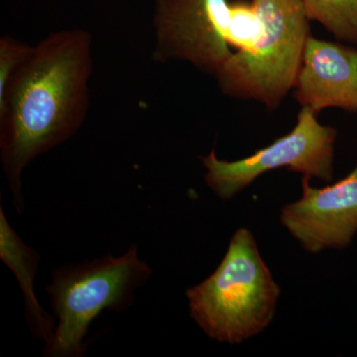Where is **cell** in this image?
Instances as JSON below:
<instances>
[{"mask_svg":"<svg viewBox=\"0 0 357 357\" xmlns=\"http://www.w3.org/2000/svg\"><path fill=\"white\" fill-rule=\"evenodd\" d=\"M310 20L337 40L357 45V0H302Z\"/></svg>","mask_w":357,"mask_h":357,"instance_id":"obj_10","label":"cell"},{"mask_svg":"<svg viewBox=\"0 0 357 357\" xmlns=\"http://www.w3.org/2000/svg\"><path fill=\"white\" fill-rule=\"evenodd\" d=\"M93 69L89 32H53L34 46L0 100V157L18 213L26 167L83 126Z\"/></svg>","mask_w":357,"mask_h":357,"instance_id":"obj_1","label":"cell"},{"mask_svg":"<svg viewBox=\"0 0 357 357\" xmlns=\"http://www.w3.org/2000/svg\"><path fill=\"white\" fill-rule=\"evenodd\" d=\"M251 1L262 31L248 50L234 52L215 77L225 95L274 109L295 86L311 36L310 20L302 0Z\"/></svg>","mask_w":357,"mask_h":357,"instance_id":"obj_4","label":"cell"},{"mask_svg":"<svg viewBox=\"0 0 357 357\" xmlns=\"http://www.w3.org/2000/svg\"><path fill=\"white\" fill-rule=\"evenodd\" d=\"M229 0H155V62L181 61L215 76L231 57Z\"/></svg>","mask_w":357,"mask_h":357,"instance_id":"obj_6","label":"cell"},{"mask_svg":"<svg viewBox=\"0 0 357 357\" xmlns=\"http://www.w3.org/2000/svg\"><path fill=\"white\" fill-rule=\"evenodd\" d=\"M34 46L4 35L0 39V100L18 69L30 57Z\"/></svg>","mask_w":357,"mask_h":357,"instance_id":"obj_12","label":"cell"},{"mask_svg":"<svg viewBox=\"0 0 357 357\" xmlns=\"http://www.w3.org/2000/svg\"><path fill=\"white\" fill-rule=\"evenodd\" d=\"M262 21L252 1L230 2L227 40L231 48L245 51L251 48L262 31Z\"/></svg>","mask_w":357,"mask_h":357,"instance_id":"obj_11","label":"cell"},{"mask_svg":"<svg viewBox=\"0 0 357 357\" xmlns=\"http://www.w3.org/2000/svg\"><path fill=\"white\" fill-rule=\"evenodd\" d=\"M0 259L17 279L24 298L25 316L33 337L50 342L56 328L55 317H52L40 305L34 291V279L38 272L40 255L23 243L9 225L3 208H0Z\"/></svg>","mask_w":357,"mask_h":357,"instance_id":"obj_9","label":"cell"},{"mask_svg":"<svg viewBox=\"0 0 357 357\" xmlns=\"http://www.w3.org/2000/svg\"><path fill=\"white\" fill-rule=\"evenodd\" d=\"M295 98L319 114L335 107L357 112V50L310 36L296 79Z\"/></svg>","mask_w":357,"mask_h":357,"instance_id":"obj_8","label":"cell"},{"mask_svg":"<svg viewBox=\"0 0 357 357\" xmlns=\"http://www.w3.org/2000/svg\"><path fill=\"white\" fill-rule=\"evenodd\" d=\"M302 189L300 199L282 208L283 227L312 255L347 248L357 232V162L335 184L318 189L303 177Z\"/></svg>","mask_w":357,"mask_h":357,"instance_id":"obj_7","label":"cell"},{"mask_svg":"<svg viewBox=\"0 0 357 357\" xmlns=\"http://www.w3.org/2000/svg\"><path fill=\"white\" fill-rule=\"evenodd\" d=\"M151 276L135 244L119 257L107 255L54 269L46 291L57 324L43 356L84 357L93 321L105 311L121 312L132 307L135 291Z\"/></svg>","mask_w":357,"mask_h":357,"instance_id":"obj_3","label":"cell"},{"mask_svg":"<svg viewBox=\"0 0 357 357\" xmlns=\"http://www.w3.org/2000/svg\"><path fill=\"white\" fill-rule=\"evenodd\" d=\"M337 135L332 126L319 123L312 109L302 107L292 131L251 156L227 161L218 159L215 150H211L206 156L201 157L206 169L204 181L223 201L234 198L263 174L278 168L303 174V177L331 182Z\"/></svg>","mask_w":357,"mask_h":357,"instance_id":"obj_5","label":"cell"},{"mask_svg":"<svg viewBox=\"0 0 357 357\" xmlns=\"http://www.w3.org/2000/svg\"><path fill=\"white\" fill-rule=\"evenodd\" d=\"M190 314L211 340L241 344L262 333L276 312L280 287L248 229L234 232L222 262L185 291Z\"/></svg>","mask_w":357,"mask_h":357,"instance_id":"obj_2","label":"cell"}]
</instances>
